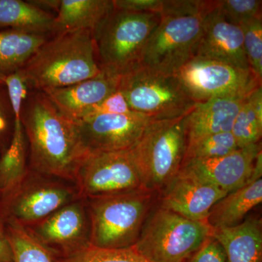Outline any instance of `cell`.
I'll list each match as a JSON object with an SVG mask.
<instances>
[{"instance_id": "28", "label": "cell", "mask_w": 262, "mask_h": 262, "mask_svg": "<svg viewBox=\"0 0 262 262\" xmlns=\"http://www.w3.org/2000/svg\"><path fill=\"white\" fill-rule=\"evenodd\" d=\"M56 262H149L131 246L125 248H100L89 246L61 256Z\"/></svg>"}, {"instance_id": "24", "label": "cell", "mask_w": 262, "mask_h": 262, "mask_svg": "<svg viewBox=\"0 0 262 262\" xmlns=\"http://www.w3.org/2000/svg\"><path fill=\"white\" fill-rule=\"evenodd\" d=\"M54 18L31 2L0 0V28L47 34L53 32Z\"/></svg>"}, {"instance_id": "7", "label": "cell", "mask_w": 262, "mask_h": 262, "mask_svg": "<svg viewBox=\"0 0 262 262\" xmlns=\"http://www.w3.org/2000/svg\"><path fill=\"white\" fill-rule=\"evenodd\" d=\"M119 89L131 111L151 120L185 116L196 101L177 75H168L140 65L120 76Z\"/></svg>"}, {"instance_id": "20", "label": "cell", "mask_w": 262, "mask_h": 262, "mask_svg": "<svg viewBox=\"0 0 262 262\" xmlns=\"http://www.w3.org/2000/svg\"><path fill=\"white\" fill-rule=\"evenodd\" d=\"M227 262H262V221L249 217L232 227L213 229Z\"/></svg>"}, {"instance_id": "9", "label": "cell", "mask_w": 262, "mask_h": 262, "mask_svg": "<svg viewBox=\"0 0 262 262\" xmlns=\"http://www.w3.org/2000/svg\"><path fill=\"white\" fill-rule=\"evenodd\" d=\"M176 75L198 102L212 98H246L262 86V80L251 70L196 57Z\"/></svg>"}, {"instance_id": "4", "label": "cell", "mask_w": 262, "mask_h": 262, "mask_svg": "<svg viewBox=\"0 0 262 262\" xmlns=\"http://www.w3.org/2000/svg\"><path fill=\"white\" fill-rule=\"evenodd\" d=\"M160 15L114 9L94 34L101 72L122 76L141 64L151 33Z\"/></svg>"}, {"instance_id": "11", "label": "cell", "mask_w": 262, "mask_h": 262, "mask_svg": "<svg viewBox=\"0 0 262 262\" xmlns=\"http://www.w3.org/2000/svg\"><path fill=\"white\" fill-rule=\"evenodd\" d=\"M151 120L132 113L98 114L78 122L81 136L91 152L130 150Z\"/></svg>"}, {"instance_id": "32", "label": "cell", "mask_w": 262, "mask_h": 262, "mask_svg": "<svg viewBox=\"0 0 262 262\" xmlns=\"http://www.w3.org/2000/svg\"><path fill=\"white\" fill-rule=\"evenodd\" d=\"M187 262H227L225 250L212 235Z\"/></svg>"}, {"instance_id": "8", "label": "cell", "mask_w": 262, "mask_h": 262, "mask_svg": "<svg viewBox=\"0 0 262 262\" xmlns=\"http://www.w3.org/2000/svg\"><path fill=\"white\" fill-rule=\"evenodd\" d=\"M207 14L160 15V23L146 44L141 65L162 73L176 75L195 57Z\"/></svg>"}, {"instance_id": "18", "label": "cell", "mask_w": 262, "mask_h": 262, "mask_svg": "<svg viewBox=\"0 0 262 262\" xmlns=\"http://www.w3.org/2000/svg\"><path fill=\"white\" fill-rule=\"evenodd\" d=\"M244 99L212 98L196 103L192 111L184 117L187 145L206 136L231 132Z\"/></svg>"}, {"instance_id": "36", "label": "cell", "mask_w": 262, "mask_h": 262, "mask_svg": "<svg viewBox=\"0 0 262 262\" xmlns=\"http://www.w3.org/2000/svg\"><path fill=\"white\" fill-rule=\"evenodd\" d=\"M13 261L11 246L6 231V217L0 213V262Z\"/></svg>"}, {"instance_id": "37", "label": "cell", "mask_w": 262, "mask_h": 262, "mask_svg": "<svg viewBox=\"0 0 262 262\" xmlns=\"http://www.w3.org/2000/svg\"><path fill=\"white\" fill-rule=\"evenodd\" d=\"M5 79L4 77H0V86L5 85Z\"/></svg>"}, {"instance_id": "5", "label": "cell", "mask_w": 262, "mask_h": 262, "mask_svg": "<svg viewBox=\"0 0 262 262\" xmlns=\"http://www.w3.org/2000/svg\"><path fill=\"white\" fill-rule=\"evenodd\" d=\"M185 116L151 120L129 150L145 189L160 194L179 173L187 146Z\"/></svg>"}, {"instance_id": "14", "label": "cell", "mask_w": 262, "mask_h": 262, "mask_svg": "<svg viewBox=\"0 0 262 262\" xmlns=\"http://www.w3.org/2000/svg\"><path fill=\"white\" fill-rule=\"evenodd\" d=\"M75 200V192L64 185L34 182L23 184L0 213L27 227L42 222Z\"/></svg>"}, {"instance_id": "13", "label": "cell", "mask_w": 262, "mask_h": 262, "mask_svg": "<svg viewBox=\"0 0 262 262\" xmlns=\"http://www.w3.org/2000/svg\"><path fill=\"white\" fill-rule=\"evenodd\" d=\"M27 228L53 254L66 256L89 245V214L81 202H72Z\"/></svg>"}, {"instance_id": "16", "label": "cell", "mask_w": 262, "mask_h": 262, "mask_svg": "<svg viewBox=\"0 0 262 262\" xmlns=\"http://www.w3.org/2000/svg\"><path fill=\"white\" fill-rule=\"evenodd\" d=\"M218 188L179 172L158 196V203L193 221H207L213 206L227 195Z\"/></svg>"}, {"instance_id": "25", "label": "cell", "mask_w": 262, "mask_h": 262, "mask_svg": "<svg viewBox=\"0 0 262 262\" xmlns=\"http://www.w3.org/2000/svg\"><path fill=\"white\" fill-rule=\"evenodd\" d=\"M239 148L258 144L262 136V86L245 98L232 130Z\"/></svg>"}, {"instance_id": "23", "label": "cell", "mask_w": 262, "mask_h": 262, "mask_svg": "<svg viewBox=\"0 0 262 262\" xmlns=\"http://www.w3.org/2000/svg\"><path fill=\"white\" fill-rule=\"evenodd\" d=\"M48 39L47 34L18 29L0 31V77L22 70Z\"/></svg>"}, {"instance_id": "27", "label": "cell", "mask_w": 262, "mask_h": 262, "mask_svg": "<svg viewBox=\"0 0 262 262\" xmlns=\"http://www.w3.org/2000/svg\"><path fill=\"white\" fill-rule=\"evenodd\" d=\"M237 149L238 146L232 133L213 134L188 144L183 163L190 160L221 158Z\"/></svg>"}, {"instance_id": "3", "label": "cell", "mask_w": 262, "mask_h": 262, "mask_svg": "<svg viewBox=\"0 0 262 262\" xmlns=\"http://www.w3.org/2000/svg\"><path fill=\"white\" fill-rule=\"evenodd\" d=\"M159 194L145 188L89 199V245L125 248L135 245Z\"/></svg>"}, {"instance_id": "34", "label": "cell", "mask_w": 262, "mask_h": 262, "mask_svg": "<svg viewBox=\"0 0 262 262\" xmlns=\"http://www.w3.org/2000/svg\"><path fill=\"white\" fill-rule=\"evenodd\" d=\"M115 9L136 12L154 13L160 15L163 0H113Z\"/></svg>"}, {"instance_id": "31", "label": "cell", "mask_w": 262, "mask_h": 262, "mask_svg": "<svg viewBox=\"0 0 262 262\" xmlns=\"http://www.w3.org/2000/svg\"><path fill=\"white\" fill-rule=\"evenodd\" d=\"M5 85L8 90V101L13 115V124H22V110L28 96L29 88L21 70L7 76Z\"/></svg>"}, {"instance_id": "2", "label": "cell", "mask_w": 262, "mask_h": 262, "mask_svg": "<svg viewBox=\"0 0 262 262\" xmlns=\"http://www.w3.org/2000/svg\"><path fill=\"white\" fill-rule=\"evenodd\" d=\"M21 70L29 89L68 87L101 73L94 35L89 31H68L48 39Z\"/></svg>"}, {"instance_id": "10", "label": "cell", "mask_w": 262, "mask_h": 262, "mask_svg": "<svg viewBox=\"0 0 262 262\" xmlns=\"http://www.w3.org/2000/svg\"><path fill=\"white\" fill-rule=\"evenodd\" d=\"M75 182L81 195L89 200L143 187L129 150L90 153L80 165Z\"/></svg>"}, {"instance_id": "15", "label": "cell", "mask_w": 262, "mask_h": 262, "mask_svg": "<svg viewBox=\"0 0 262 262\" xmlns=\"http://www.w3.org/2000/svg\"><path fill=\"white\" fill-rule=\"evenodd\" d=\"M195 57L251 70L245 52L243 29L225 18L220 1L205 17Z\"/></svg>"}, {"instance_id": "26", "label": "cell", "mask_w": 262, "mask_h": 262, "mask_svg": "<svg viewBox=\"0 0 262 262\" xmlns=\"http://www.w3.org/2000/svg\"><path fill=\"white\" fill-rule=\"evenodd\" d=\"M6 231L13 253L12 262H53L51 251L27 227L7 218Z\"/></svg>"}, {"instance_id": "33", "label": "cell", "mask_w": 262, "mask_h": 262, "mask_svg": "<svg viewBox=\"0 0 262 262\" xmlns=\"http://www.w3.org/2000/svg\"><path fill=\"white\" fill-rule=\"evenodd\" d=\"M132 112L127 104L125 96L118 89L113 94L105 98L99 104L95 106L87 117L98 114H128Z\"/></svg>"}, {"instance_id": "12", "label": "cell", "mask_w": 262, "mask_h": 262, "mask_svg": "<svg viewBox=\"0 0 262 262\" xmlns=\"http://www.w3.org/2000/svg\"><path fill=\"white\" fill-rule=\"evenodd\" d=\"M260 151L261 142L239 148L221 158L184 162L179 172L228 194L242 187L252 177Z\"/></svg>"}, {"instance_id": "21", "label": "cell", "mask_w": 262, "mask_h": 262, "mask_svg": "<svg viewBox=\"0 0 262 262\" xmlns=\"http://www.w3.org/2000/svg\"><path fill=\"white\" fill-rule=\"evenodd\" d=\"M114 9L113 0H61L53 32L86 30L94 35Z\"/></svg>"}, {"instance_id": "29", "label": "cell", "mask_w": 262, "mask_h": 262, "mask_svg": "<svg viewBox=\"0 0 262 262\" xmlns=\"http://www.w3.org/2000/svg\"><path fill=\"white\" fill-rule=\"evenodd\" d=\"M241 27L250 69L262 80V18L254 19Z\"/></svg>"}, {"instance_id": "30", "label": "cell", "mask_w": 262, "mask_h": 262, "mask_svg": "<svg viewBox=\"0 0 262 262\" xmlns=\"http://www.w3.org/2000/svg\"><path fill=\"white\" fill-rule=\"evenodd\" d=\"M261 0H222L220 9L230 23L241 26L254 19L262 18Z\"/></svg>"}, {"instance_id": "22", "label": "cell", "mask_w": 262, "mask_h": 262, "mask_svg": "<svg viewBox=\"0 0 262 262\" xmlns=\"http://www.w3.org/2000/svg\"><path fill=\"white\" fill-rule=\"evenodd\" d=\"M27 144L22 124H13L11 141L0 158V211L27 177Z\"/></svg>"}, {"instance_id": "19", "label": "cell", "mask_w": 262, "mask_h": 262, "mask_svg": "<svg viewBox=\"0 0 262 262\" xmlns=\"http://www.w3.org/2000/svg\"><path fill=\"white\" fill-rule=\"evenodd\" d=\"M262 202V152L256 159L252 177L242 187L229 192L213 206L207 222L213 229L242 223L246 215Z\"/></svg>"}, {"instance_id": "1", "label": "cell", "mask_w": 262, "mask_h": 262, "mask_svg": "<svg viewBox=\"0 0 262 262\" xmlns=\"http://www.w3.org/2000/svg\"><path fill=\"white\" fill-rule=\"evenodd\" d=\"M21 122L33 169L43 175L75 181L80 165L91 153L77 124L39 91L26 100Z\"/></svg>"}, {"instance_id": "35", "label": "cell", "mask_w": 262, "mask_h": 262, "mask_svg": "<svg viewBox=\"0 0 262 262\" xmlns=\"http://www.w3.org/2000/svg\"><path fill=\"white\" fill-rule=\"evenodd\" d=\"M10 110L9 101L0 93V145L4 143L10 130Z\"/></svg>"}, {"instance_id": "17", "label": "cell", "mask_w": 262, "mask_h": 262, "mask_svg": "<svg viewBox=\"0 0 262 262\" xmlns=\"http://www.w3.org/2000/svg\"><path fill=\"white\" fill-rule=\"evenodd\" d=\"M120 76L101 72L99 75L68 87L42 91L66 117L78 122L95 106L119 89Z\"/></svg>"}, {"instance_id": "6", "label": "cell", "mask_w": 262, "mask_h": 262, "mask_svg": "<svg viewBox=\"0 0 262 262\" xmlns=\"http://www.w3.org/2000/svg\"><path fill=\"white\" fill-rule=\"evenodd\" d=\"M213 235L207 221H193L157 202L133 247L149 262H187Z\"/></svg>"}]
</instances>
